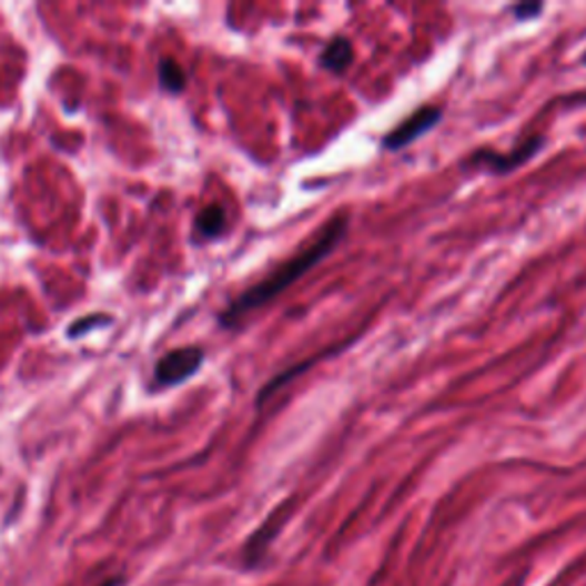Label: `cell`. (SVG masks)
Here are the masks:
<instances>
[{
	"mask_svg": "<svg viewBox=\"0 0 586 586\" xmlns=\"http://www.w3.org/2000/svg\"><path fill=\"white\" fill-rule=\"evenodd\" d=\"M346 232H348V218L344 213L335 215L299 254H293L280 269L269 273L262 282H256L254 286L243 291L234 303H230V307L220 314V323L225 327H232L245 314L260 310L262 305L277 299L284 289L296 284L305 273H310L316 264H321L325 256L344 241Z\"/></svg>",
	"mask_w": 586,
	"mask_h": 586,
	"instance_id": "6da1fadb",
	"label": "cell"
},
{
	"mask_svg": "<svg viewBox=\"0 0 586 586\" xmlns=\"http://www.w3.org/2000/svg\"><path fill=\"white\" fill-rule=\"evenodd\" d=\"M204 362V351L200 346H186L165 353L154 370V378L161 387H174L183 381H189L200 372Z\"/></svg>",
	"mask_w": 586,
	"mask_h": 586,
	"instance_id": "7a4b0ae2",
	"label": "cell"
},
{
	"mask_svg": "<svg viewBox=\"0 0 586 586\" xmlns=\"http://www.w3.org/2000/svg\"><path fill=\"white\" fill-rule=\"evenodd\" d=\"M440 120H443V110L435 105H424L406 122H401L392 133H387L383 140V146L385 150H403V146H408L411 142L420 140L424 133L433 131L440 124Z\"/></svg>",
	"mask_w": 586,
	"mask_h": 586,
	"instance_id": "3957f363",
	"label": "cell"
},
{
	"mask_svg": "<svg viewBox=\"0 0 586 586\" xmlns=\"http://www.w3.org/2000/svg\"><path fill=\"white\" fill-rule=\"evenodd\" d=\"M545 144V138L543 135H534L529 140H525L523 144H518L516 150L508 152V154H497V152H482L476 154V159L484 161V165L497 174H506L511 170L521 168L523 163H527L529 159H534Z\"/></svg>",
	"mask_w": 586,
	"mask_h": 586,
	"instance_id": "277c9868",
	"label": "cell"
},
{
	"mask_svg": "<svg viewBox=\"0 0 586 586\" xmlns=\"http://www.w3.org/2000/svg\"><path fill=\"white\" fill-rule=\"evenodd\" d=\"M353 44L346 37H335V40H330L327 47L321 53V67L327 71H335V73H344L351 64H353Z\"/></svg>",
	"mask_w": 586,
	"mask_h": 586,
	"instance_id": "5b68a950",
	"label": "cell"
},
{
	"mask_svg": "<svg viewBox=\"0 0 586 586\" xmlns=\"http://www.w3.org/2000/svg\"><path fill=\"white\" fill-rule=\"evenodd\" d=\"M225 225H228V215H225V209L220 204H211L198 215V230L206 239L223 234Z\"/></svg>",
	"mask_w": 586,
	"mask_h": 586,
	"instance_id": "8992f818",
	"label": "cell"
},
{
	"mask_svg": "<svg viewBox=\"0 0 586 586\" xmlns=\"http://www.w3.org/2000/svg\"><path fill=\"white\" fill-rule=\"evenodd\" d=\"M159 79L163 90H168L170 94H179L183 88H186V73H183L179 62L172 58H163L159 62Z\"/></svg>",
	"mask_w": 586,
	"mask_h": 586,
	"instance_id": "52a82bcc",
	"label": "cell"
},
{
	"mask_svg": "<svg viewBox=\"0 0 586 586\" xmlns=\"http://www.w3.org/2000/svg\"><path fill=\"white\" fill-rule=\"evenodd\" d=\"M108 321H110L108 316H85L81 323H73V325L69 327V335H71V337H77V335L81 333V327H90V325L94 327L97 323H108Z\"/></svg>",
	"mask_w": 586,
	"mask_h": 586,
	"instance_id": "ba28073f",
	"label": "cell"
},
{
	"mask_svg": "<svg viewBox=\"0 0 586 586\" xmlns=\"http://www.w3.org/2000/svg\"><path fill=\"white\" fill-rule=\"evenodd\" d=\"M543 12V6L538 3H532V6H518V8H513V14H516L521 21H527V19H534L536 14Z\"/></svg>",
	"mask_w": 586,
	"mask_h": 586,
	"instance_id": "9c48e42d",
	"label": "cell"
},
{
	"mask_svg": "<svg viewBox=\"0 0 586 586\" xmlns=\"http://www.w3.org/2000/svg\"><path fill=\"white\" fill-rule=\"evenodd\" d=\"M103 586H122V579H113V582H105Z\"/></svg>",
	"mask_w": 586,
	"mask_h": 586,
	"instance_id": "30bf717a",
	"label": "cell"
},
{
	"mask_svg": "<svg viewBox=\"0 0 586 586\" xmlns=\"http://www.w3.org/2000/svg\"><path fill=\"white\" fill-rule=\"evenodd\" d=\"M582 62H584V64H586V51H584V55H582Z\"/></svg>",
	"mask_w": 586,
	"mask_h": 586,
	"instance_id": "8fae6325",
	"label": "cell"
}]
</instances>
